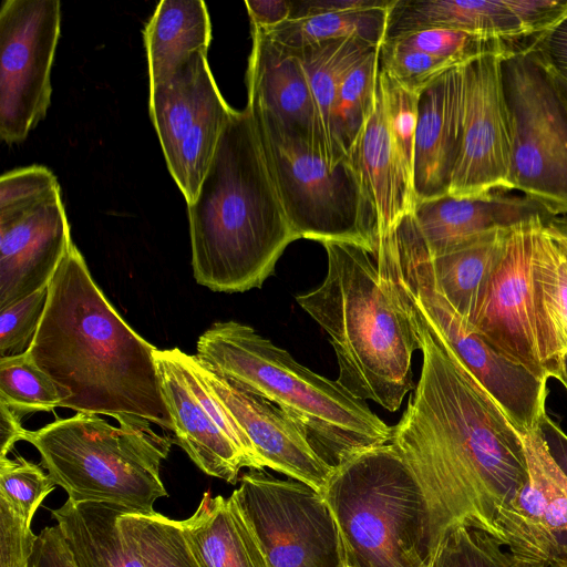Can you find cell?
Segmentation results:
<instances>
[{
	"instance_id": "obj_1",
	"label": "cell",
	"mask_w": 567,
	"mask_h": 567,
	"mask_svg": "<svg viewBox=\"0 0 567 567\" xmlns=\"http://www.w3.org/2000/svg\"><path fill=\"white\" fill-rule=\"evenodd\" d=\"M404 311L423 363L390 443L423 496L431 556L457 526L494 536L496 514L525 484L527 468L520 434L497 402L420 317Z\"/></svg>"
},
{
	"instance_id": "obj_2",
	"label": "cell",
	"mask_w": 567,
	"mask_h": 567,
	"mask_svg": "<svg viewBox=\"0 0 567 567\" xmlns=\"http://www.w3.org/2000/svg\"><path fill=\"white\" fill-rule=\"evenodd\" d=\"M157 348L118 315L72 244L49 285L29 353L60 388L61 408L174 431L156 368Z\"/></svg>"
},
{
	"instance_id": "obj_3",
	"label": "cell",
	"mask_w": 567,
	"mask_h": 567,
	"mask_svg": "<svg viewBox=\"0 0 567 567\" xmlns=\"http://www.w3.org/2000/svg\"><path fill=\"white\" fill-rule=\"evenodd\" d=\"M187 207L194 278L213 291L260 288L298 239L248 107L235 110Z\"/></svg>"
},
{
	"instance_id": "obj_4",
	"label": "cell",
	"mask_w": 567,
	"mask_h": 567,
	"mask_svg": "<svg viewBox=\"0 0 567 567\" xmlns=\"http://www.w3.org/2000/svg\"><path fill=\"white\" fill-rule=\"evenodd\" d=\"M322 245L326 277L296 300L329 336L339 367L337 382L355 398L395 412L415 389V329L380 274L373 249L350 241Z\"/></svg>"
},
{
	"instance_id": "obj_5",
	"label": "cell",
	"mask_w": 567,
	"mask_h": 567,
	"mask_svg": "<svg viewBox=\"0 0 567 567\" xmlns=\"http://www.w3.org/2000/svg\"><path fill=\"white\" fill-rule=\"evenodd\" d=\"M196 350L197 360L213 372L280 408L333 468L391 442L393 426L365 401L300 364L248 324L217 321L200 334Z\"/></svg>"
},
{
	"instance_id": "obj_6",
	"label": "cell",
	"mask_w": 567,
	"mask_h": 567,
	"mask_svg": "<svg viewBox=\"0 0 567 567\" xmlns=\"http://www.w3.org/2000/svg\"><path fill=\"white\" fill-rule=\"evenodd\" d=\"M117 422L114 426L97 414L76 412L27 431L24 441L38 450L41 465L72 502L154 512L155 502L167 496L161 465L174 441L143 419Z\"/></svg>"
},
{
	"instance_id": "obj_7",
	"label": "cell",
	"mask_w": 567,
	"mask_h": 567,
	"mask_svg": "<svg viewBox=\"0 0 567 567\" xmlns=\"http://www.w3.org/2000/svg\"><path fill=\"white\" fill-rule=\"evenodd\" d=\"M373 252L380 274L401 306L449 346L517 431L543 426L547 380L512 361L472 330L436 289L431 256L412 214L379 235Z\"/></svg>"
},
{
	"instance_id": "obj_8",
	"label": "cell",
	"mask_w": 567,
	"mask_h": 567,
	"mask_svg": "<svg viewBox=\"0 0 567 567\" xmlns=\"http://www.w3.org/2000/svg\"><path fill=\"white\" fill-rule=\"evenodd\" d=\"M322 495L339 543L363 567H429L425 503L391 444L374 446L334 467Z\"/></svg>"
},
{
	"instance_id": "obj_9",
	"label": "cell",
	"mask_w": 567,
	"mask_h": 567,
	"mask_svg": "<svg viewBox=\"0 0 567 567\" xmlns=\"http://www.w3.org/2000/svg\"><path fill=\"white\" fill-rule=\"evenodd\" d=\"M252 117L281 205L298 239L350 241L373 249L374 216L349 157L330 166L302 140L261 117Z\"/></svg>"
},
{
	"instance_id": "obj_10",
	"label": "cell",
	"mask_w": 567,
	"mask_h": 567,
	"mask_svg": "<svg viewBox=\"0 0 567 567\" xmlns=\"http://www.w3.org/2000/svg\"><path fill=\"white\" fill-rule=\"evenodd\" d=\"M512 122V190L567 214V99L533 44L503 60Z\"/></svg>"
},
{
	"instance_id": "obj_11",
	"label": "cell",
	"mask_w": 567,
	"mask_h": 567,
	"mask_svg": "<svg viewBox=\"0 0 567 567\" xmlns=\"http://www.w3.org/2000/svg\"><path fill=\"white\" fill-rule=\"evenodd\" d=\"M148 106L168 171L188 205L235 112L216 85L207 49L194 52L172 74L150 84Z\"/></svg>"
},
{
	"instance_id": "obj_12",
	"label": "cell",
	"mask_w": 567,
	"mask_h": 567,
	"mask_svg": "<svg viewBox=\"0 0 567 567\" xmlns=\"http://www.w3.org/2000/svg\"><path fill=\"white\" fill-rule=\"evenodd\" d=\"M258 535L269 567H339V535L322 494L250 470L233 492Z\"/></svg>"
},
{
	"instance_id": "obj_13",
	"label": "cell",
	"mask_w": 567,
	"mask_h": 567,
	"mask_svg": "<svg viewBox=\"0 0 567 567\" xmlns=\"http://www.w3.org/2000/svg\"><path fill=\"white\" fill-rule=\"evenodd\" d=\"M59 0H3L0 9V136L21 143L50 105L60 37Z\"/></svg>"
},
{
	"instance_id": "obj_14",
	"label": "cell",
	"mask_w": 567,
	"mask_h": 567,
	"mask_svg": "<svg viewBox=\"0 0 567 567\" xmlns=\"http://www.w3.org/2000/svg\"><path fill=\"white\" fill-rule=\"evenodd\" d=\"M175 442L209 476L235 484L243 467L265 470L249 437L178 348L154 352Z\"/></svg>"
},
{
	"instance_id": "obj_15",
	"label": "cell",
	"mask_w": 567,
	"mask_h": 567,
	"mask_svg": "<svg viewBox=\"0 0 567 567\" xmlns=\"http://www.w3.org/2000/svg\"><path fill=\"white\" fill-rule=\"evenodd\" d=\"M519 434L527 481L496 514L493 537L518 567H554L567 561V471L543 426Z\"/></svg>"
},
{
	"instance_id": "obj_16",
	"label": "cell",
	"mask_w": 567,
	"mask_h": 567,
	"mask_svg": "<svg viewBox=\"0 0 567 567\" xmlns=\"http://www.w3.org/2000/svg\"><path fill=\"white\" fill-rule=\"evenodd\" d=\"M506 55L483 54L462 65V135L451 196L512 190V122L503 81Z\"/></svg>"
},
{
	"instance_id": "obj_17",
	"label": "cell",
	"mask_w": 567,
	"mask_h": 567,
	"mask_svg": "<svg viewBox=\"0 0 567 567\" xmlns=\"http://www.w3.org/2000/svg\"><path fill=\"white\" fill-rule=\"evenodd\" d=\"M545 219L536 216L511 227L467 326L508 359L548 380L537 346L532 280L534 234Z\"/></svg>"
},
{
	"instance_id": "obj_18",
	"label": "cell",
	"mask_w": 567,
	"mask_h": 567,
	"mask_svg": "<svg viewBox=\"0 0 567 567\" xmlns=\"http://www.w3.org/2000/svg\"><path fill=\"white\" fill-rule=\"evenodd\" d=\"M72 244L60 187L0 209V310L49 286Z\"/></svg>"
},
{
	"instance_id": "obj_19",
	"label": "cell",
	"mask_w": 567,
	"mask_h": 567,
	"mask_svg": "<svg viewBox=\"0 0 567 567\" xmlns=\"http://www.w3.org/2000/svg\"><path fill=\"white\" fill-rule=\"evenodd\" d=\"M247 69V107L282 132L296 136L330 166L332 161L319 123L308 78L295 49L251 29ZM339 164V163H338Z\"/></svg>"
},
{
	"instance_id": "obj_20",
	"label": "cell",
	"mask_w": 567,
	"mask_h": 567,
	"mask_svg": "<svg viewBox=\"0 0 567 567\" xmlns=\"http://www.w3.org/2000/svg\"><path fill=\"white\" fill-rule=\"evenodd\" d=\"M193 358L197 371L245 431L265 466L322 494L333 467L317 454L293 420L276 404L219 377Z\"/></svg>"
},
{
	"instance_id": "obj_21",
	"label": "cell",
	"mask_w": 567,
	"mask_h": 567,
	"mask_svg": "<svg viewBox=\"0 0 567 567\" xmlns=\"http://www.w3.org/2000/svg\"><path fill=\"white\" fill-rule=\"evenodd\" d=\"M462 65L447 70L420 93L413 166L415 203L449 193L462 135Z\"/></svg>"
},
{
	"instance_id": "obj_22",
	"label": "cell",
	"mask_w": 567,
	"mask_h": 567,
	"mask_svg": "<svg viewBox=\"0 0 567 567\" xmlns=\"http://www.w3.org/2000/svg\"><path fill=\"white\" fill-rule=\"evenodd\" d=\"M495 192L481 197L449 194L415 203L412 215L432 257L446 254L481 235L536 216L551 217L539 203Z\"/></svg>"
},
{
	"instance_id": "obj_23",
	"label": "cell",
	"mask_w": 567,
	"mask_h": 567,
	"mask_svg": "<svg viewBox=\"0 0 567 567\" xmlns=\"http://www.w3.org/2000/svg\"><path fill=\"white\" fill-rule=\"evenodd\" d=\"M375 220V236L391 230L415 206V195L392 142L378 78L373 110L349 154Z\"/></svg>"
},
{
	"instance_id": "obj_24",
	"label": "cell",
	"mask_w": 567,
	"mask_h": 567,
	"mask_svg": "<svg viewBox=\"0 0 567 567\" xmlns=\"http://www.w3.org/2000/svg\"><path fill=\"white\" fill-rule=\"evenodd\" d=\"M427 29L485 34L524 47L535 40L506 0H395L388 13L384 40Z\"/></svg>"
},
{
	"instance_id": "obj_25",
	"label": "cell",
	"mask_w": 567,
	"mask_h": 567,
	"mask_svg": "<svg viewBox=\"0 0 567 567\" xmlns=\"http://www.w3.org/2000/svg\"><path fill=\"white\" fill-rule=\"evenodd\" d=\"M182 525L199 567H269L261 542L234 493L229 497L204 493Z\"/></svg>"
},
{
	"instance_id": "obj_26",
	"label": "cell",
	"mask_w": 567,
	"mask_h": 567,
	"mask_svg": "<svg viewBox=\"0 0 567 567\" xmlns=\"http://www.w3.org/2000/svg\"><path fill=\"white\" fill-rule=\"evenodd\" d=\"M545 224L534 234L532 280L537 346L550 378L567 352V255Z\"/></svg>"
},
{
	"instance_id": "obj_27",
	"label": "cell",
	"mask_w": 567,
	"mask_h": 567,
	"mask_svg": "<svg viewBox=\"0 0 567 567\" xmlns=\"http://www.w3.org/2000/svg\"><path fill=\"white\" fill-rule=\"evenodd\" d=\"M123 508L68 498L52 511L76 567H144L118 526Z\"/></svg>"
},
{
	"instance_id": "obj_28",
	"label": "cell",
	"mask_w": 567,
	"mask_h": 567,
	"mask_svg": "<svg viewBox=\"0 0 567 567\" xmlns=\"http://www.w3.org/2000/svg\"><path fill=\"white\" fill-rule=\"evenodd\" d=\"M212 25L202 0H162L144 30L150 84L172 74L194 52L207 49Z\"/></svg>"
},
{
	"instance_id": "obj_29",
	"label": "cell",
	"mask_w": 567,
	"mask_h": 567,
	"mask_svg": "<svg viewBox=\"0 0 567 567\" xmlns=\"http://www.w3.org/2000/svg\"><path fill=\"white\" fill-rule=\"evenodd\" d=\"M511 227L492 229L441 256L430 255L436 289L467 324L502 256Z\"/></svg>"
},
{
	"instance_id": "obj_30",
	"label": "cell",
	"mask_w": 567,
	"mask_h": 567,
	"mask_svg": "<svg viewBox=\"0 0 567 567\" xmlns=\"http://www.w3.org/2000/svg\"><path fill=\"white\" fill-rule=\"evenodd\" d=\"M379 48L357 39L343 38L295 49L307 74L324 141L336 164L347 158L338 151L332 135V114L338 90L347 73Z\"/></svg>"
},
{
	"instance_id": "obj_31",
	"label": "cell",
	"mask_w": 567,
	"mask_h": 567,
	"mask_svg": "<svg viewBox=\"0 0 567 567\" xmlns=\"http://www.w3.org/2000/svg\"><path fill=\"white\" fill-rule=\"evenodd\" d=\"M389 10L390 8L341 11L288 19L278 27L262 32L293 49L343 38L381 47L385 37Z\"/></svg>"
},
{
	"instance_id": "obj_32",
	"label": "cell",
	"mask_w": 567,
	"mask_h": 567,
	"mask_svg": "<svg viewBox=\"0 0 567 567\" xmlns=\"http://www.w3.org/2000/svg\"><path fill=\"white\" fill-rule=\"evenodd\" d=\"M118 526L144 567H199L182 520L155 511L136 512L124 507Z\"/></svg>"
},
{
	"instance_id": "obj_33",
	"label": "cell",
	"mask_w": 567,
	"mask_h": 567,
	"mask_svg": "<svg viewBox=\"0 0 567 567\" xmlns=\"http://www.w3.org/2000/svg\"><path fill=\"white\" fill-rule=\"evenodd\" d=\"M379 49L368 54L347 73L337 93L331 124L332 135L338 151L344 157H348L374 106Z\"/></svg>"
},
{
	"instance_id": "obj_34",
	"label": "cell",
	"mask_w": 567,
	"mask_h": 567,
	"mask_svg": "<svg viewBox=\"0 0 567 567\" xmlns=\"http://www.w3.org/2000/svg\"><path fill=\"white\" fill-rule=\"evenodd\" d=\"M62 401L60 388L37 365L29 352L0 358V402L18 415L50 412L61 406Z\"/></svg>"
},
{
	"instance_id": "obj_35",
	"label": "cell",
	"mask_w": 567,
	"mask_h": 567,
	"mask_svg": "<svg viewBox=\"0 0 567 567\" xmlns=\"http://www.w3.org/2000/svg\"><path fill=\"white\" fill-rule=\"evenodd\" d=\"M383 42L396 48L416 50L433 56L449 59L460 64L483 54H511L528 48L485 34L449 29L416 31Z\"/></svg>"
},
{
	"instance_id": "obj_36",
	"label": "cell",
	"mask_w": 567,
	"mask_h": 567,
	"mask_svg": "<svg viewBox=\"0 0 567 567\" xmlns=\"http://www.w3.org/2000/svg\"><path fill=\"white\" fill-rule=\"evenodd\" d=\"M491 534L468 526L451 529L431 555L429 567H518Z\"/></svg>"
},
{
	"instance_id": "obj_37",
	"label": "cell",
	"mask_w": 567,
	"mask_h": 567,
	"mask_svg": "<svg viewBox=\"0 0 567 567\" xmlns=\"http://www.w3.org/2000/svg\"><path fill=\"white\" fill-rule=\"evenodd\" d=\"M388 128L402 166L413 185L414 146L420 94L400 84L379 68Z\"/></svg>"
},
{
	"instance_id": "obj_38",
	"label": "cell",
	"mask_w": 567,
	"mask_h": 567,
	"mask_svg": "<svg viewBox=\"0 0 567 567\" xmlns=\"http://www.w3.org/2000/svg\"><path fill=\"white\" fill-rule=\"evenodd\" d=\"M55 483L42 467L18 456L0 458V502L32 520L43 499Z\"/></svg>"
},
{
	"instance_id": "obj_39",
	"label": "cell",
	"mask_w": 567,
	"mask_h": 567,
	"mask_svg": "<svg viewBox=\"0 0 567 567\" xmlns=\"http://www.w3.org/2000/svg\"><path fill=\"white\" fill-rule=\"evenodd\" d=\"M49 300V286L0 310V358L28 353Z\"/></svg>"
},
{
	"instance_id": "obj_40",
	"label": "cell",
	"mask_w": 567,
	"mask_h": 567,
	"mask_svg": "<svg viewBox=\"0 0 567 567\" xmlns=\"http://www.w3.org/2000/svg\"><path fill=\"white\" fill-rule=\"evenodd\" d=\"M462 65L416 50L401 49L383 42L379 49V68L412 92L421 93L447 70Z\"/></svg>"
},
{
	"instance_id": "obj_41",
	"label": "cell",
	"mask_w": 567,
	"mask_h": 567,
	"mask_svg": "<svg viewBox=\"0 0 567 567\" xmlns=\"http://www.w3.org/2000/svg\"><path fill=\"white\" fill-rule=\"evenodd\" d=\"M31 522L0 502V567H29L38 538Z\"/></svg>"
},
{
	"instance_id": "obj_42",
	"label": "cell",
	"mask_w": 567,
	"mask_h": 567,
	"mask_svg": "<svg viewBox=\"0 0 567 567\" xmlns=\"http://www.w3.org/2000/svg\"><path fill=\"white\" fill-rule=\"evenodd\" d=\"M56 187L60 185L55 176L44 166L10 171L0 178V209L34 199Z\"/></svg>"
},
{
	"instance_id": "obj_43",
	"label": "cell",
	"mask_w": 567,
	"mask_h": 567,
	"mask_svg": "<svg viewBox=\"0 0 567 567\" xmlns=\"http://www.w3.org/2000/svg\"><path fill=\"white\" fill-rule=\"evenodd\" d=\"M527 34L537 38L567 17V0H506Z\"/></svg>"
},
{
	"instance_id": "obj_44",
	"label": "cell",
	"mask_w": 567,
	"mask_h": 567,
	"mask_svg": "<svg viewBox=\"0 0 567 567\" xmlns=\"http://www.w3.org/2000/svg\"><path fill=\"white\" fill-rule=\"evenodd\" d=\"M29 567H76L58 525L40 532Z\"/></svg>"
},
{
	"instance_id": "obj_45",
	"label": "cell",
	"mask_w": 567,
	"mask_h": 567,
	"mask_svg": "<svg viewBox=\"0 0 567 567\" xmlns=\"http://www.w3.org/2000/svg\"><path fill=\"white\" fill-rule=\"evenodd\" d=\"M395 0H292L290 19L367 9H389Z\"/></svg>"
},
{
	"instance_id": "obj_46",
	"label": "cell",
	"mask_w": 567,
	"mask_h": 567,
	"mask_svg": "<svg viewBox=\"0 0 567 567\" xmlns=\"http://www.w3.org/2000/svg\"><path fill=\"white\" fill-rule=\"evenodd\" d=\"M543 60L567 80V17L533 43Z\"/></svg>"
},
{
	"instance_id": "obj_47",
	"label": "cell",
	"mask_w": 567,
	"mask_h": 567,
	"mask_svg": "<svg viewBox=\"0 0 567 567\" xmlns=\"http://www.w3.org/2000/svg\"><path fill=\"white\" fill-rule=\"evenodd\" d=\"M245 4L252 29L268 31L284 23L291 17V1L246 0Z\"/></svg>"
},
{
	"instance_id": "obj_48",
	"label": "cell",
	"mask_w": 567,
	"mask_h": 567,
	"mask_svg": "<svg viewBox=\"0 0 567 567\" xmlns=\"http://www.w3.org/2000/svg\"><path fill=\"white\" fill-rule=\"evenodd\" d=\"M27 431L21 425V416L0 402V458L7 457L18 441H24Z\"/></svg>"
},
{
	"instance_id": "obj_49",
	"label": "cell",
	"mask_w": 567,
	"mask_h": 567,
	"mask_svg": "<svg viewBox=\"0 0 567 567\" xmlns=\"http://www.w3.org/2000/svg\"><path fill=\"white\" fill-rule=\"evenodd\" d=\"M547 231L567 255V225H560L558 221L545 224Z\"/></svg>"
},
{
	"instance_id": "obj_50",
	"label": "cell",
	"mask_w": 567,
	"mask_h": 567,
	"mask_svg": "<svg viewBox=\"0 0 567 567\" xmlns=\"http://www.w3.org/2000/svg\"><path fill=\"white\" fill-rule=\"evenodd\" d=\"M339 557V567H363L347 551V549L340 543Z\"/></svg>"
},
{
	"instance_id": "obj_51",
	"label": "cell",
	"mask_w": 567,
	"mask_h": 567,
	"mask_svg": "<svg viewBox=\"0 0 567 567\" xmlns=\"http://www.w3.org/2000/svg\"><path fill=\"white\" fill-rule=\"evenodd\" d=\"M553 378L558 379L567 390V357H565Z\"/></svg>"
},
{
	"instance_id": "obj_52",
	"label": "cell",
	"mask_w": 567,
	"mask_h": 567,
	"mask_svg": "<svg viewBox=\"0 0 567 567\" xmlns=\"http://www.w3.org/2000/svg\"><path fill=\"white\" fill-rule=\"evenodd\" d=\"M548 65V64H547ZM549 66V65H548ZM549 69L551 70V73L554 75V79L557 83V85L559 86V89L561 90V92L564 93V95L566 96L567 99V80L563 76H560L557 72H555L550 66Z\"/></svg>"
},
{
	"instance_id": "obj_53",
	"label": "cell",
	"mask_w": 567,
	"mask_h": 567,
	"mask_svg": "<svg viewBox=\"0 0 567 567\" xmlns=\"http://www.w3.org/2000/svg\"><path fill=\"white\" fill-rule=\"evenodd\" d=\"M554 567H567V561H566V563L558 564V565H556V566H554Z\"/></svg>"
},
{
	"instance_id": "obj_54",
	"label": "cell",
	"mask_w": 567,
	"mask_h": 567,
	"mask_svg": "<svg viewBox=\"0 0 567 567\" xmlns=\"http://www.w3.org/2000/svg\"><path fill=\"white\" fill-rule=\"evenodd\" d=\"M560 433H561L564 440L567 442V435L564 432H561V430H560Z\"/></svg>"
}]
</instances>
